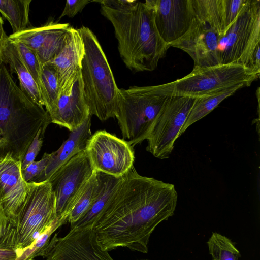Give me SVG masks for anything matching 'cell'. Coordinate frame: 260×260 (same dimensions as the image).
<instances>
[{"label":"cell","instance_id":"1f68e13d","mask_svg":"<svg viewBox=\"0 0 260 260\" xmlns=\"http://www.w3.org/2000/svg\"><path fill=\"white\" fill-rule=\"evenodd\" d=\"M45 132V131L42 129L39 130L29 146L21 162L22 171L24 170L29 164L35 161L41 150Z\"/></svg>","mask_w":260,"mask_h":260},{"label":"cell","instance_id":"836d02e7","mask_svg":"<svg viewBox=\"0 0 260 260\" xmlns=\"http://www.w3.org/2000/svg\"><path fill=\"white\" fill-rule=\"evenodd\" d=\"M8 39V36H7L3 27V20L0 16V67L3 64V54Z\"/></svg>","mask_w":260,"mask_h":260},{"label":"cell","instance_id":"9c48e42d","mask_svg":"<svg viewBox=\"0 0 260 260\" xmlns=\"http://www.w3.org/2000/svg\"><path fill=\"white\" fill-rule=\"evenodd\" d=\"M196 99L171 95L167 100L147 139L146 149L155 157L169 158Z\"/></svg>","mask_w":260,"mask_h":260},{"label":"cell","instance_id":"ffe728a7","mask_svg":"<svg viewBox=\"0 0 260 260\" xmlns=\"http://www.w3.org/2000/svg\"><path fill=\"white\" fill-rule=\"evenodd\" d=\"M91 115L76 129L71 132L69 138L56 151L50 153V159L43 173L35 180L41 182L48 180L62 166L75 155L84 151L92 135Z\"/></svg>","mask_w":260,"mask_h":260},{"label":"cell","instance_id":"9a60e30c","mask_svg":"<svg viewBox=\"0 0 260 260\" xmlns=\"http://www.w3.org/2000/svg\"><path fill=\"white\" fill-rule=\"evenodd\" d=\"M71 26L52 22L38 27H29L11 34L8 39L19 41L32 50L42 66L53 59L64 47Z\"/></svg>","mask_w":260,"mask_h":260},{"label":"cell","instance_id":"4dcf8cb0","mask_svg":"<svg viewBox=\"0 0 260 260\" xmlns=\"http://www.w3.org/2000/svg\"><path fill=\"white\" fill-rule=\"evenodd\" d=\"M50 157V153H45L40 160L31 162L22 170V176L25 181L29 182L40 176L46 169Z\"/></svg>","mask_w":260,"mask_h":260},{"label":"cell","instance_id":"30bf717a","mask_svg":"<svg viewBox=\"0 0 260 260\" xmlns=\"http://www.w3.org/2000/svg\"><path fill=\"white\" fill-rule=\"evenodd\" d=\"M85 150L94 171L115 177L123 176L134 162L133 146L106 130L92 134Z\"/></svg>","mask_w":260,"mask_h":260},{"label":"cell","instance_id":"3957f363","mask_svg":"<svg viewBox=\"0 0 260 260\" xmlns=\"http://www.w3.org/2000/svg\"><path fill=\"white\" fill-rule=\"evenodd\" d=\"M51 123L49 113L17 85L4 64L0 67V157L22 162L40 129Z\"/></svg>","mask_w":260,"mask_h":260},{"label":"cell","instance_id":"ac0fdd59","mask_svg":"<svg viewBox=\"0 0 260 260\" xmlns=\"http://www.w3.org/2000/svg\"><path fill=\"white\" fill-rule=\"evenodd\" d=\"M84 53L82 37L77 29L71 26L64 47L53 59L48 62L56 72L60 95L70 88L80 73Z\"/></svg>","mask_w":260,"mask_h":260},{"label":"cell","instance_id":"7402d4cb","mask_svg":"<svg viewBox=\"0 0 260 260\" xmlns=\"http://www.w3.org/2000/svg\"><path fill=\"white\" fill-rule=\"evenodd\" d=\"M3 64H8L11 74L15 73L19 80L20 88L35 103L44 106L39 88L25 66L15 46L9 39L3 54Z\"/></svg>","mask_w":260,"mask_h":260},{"label":"cell","instance_id":"d4e9b609","mask_svg":"<svg viewBox=\"0 0 260 260\" xmlns=\"http://www.w3.org/2000/svg\"><path fill=\"white\" fill-rule=\"evenodd\" d=\"M99 185L98 172L94 171L74 200L69 211L68 222H77L90 207Z\"/></svg>","mask_w":260,"mask_h":260},{"label":"cell","instance_id":"ba28073f","mask_svg":"<svg viewBox=\"0 0 260 260\" xmlns=\"http://www.w3.org/2000/svg\"><path fill=\"white\" fill-rule=\"evenodd\" d=\"M259 74L240 64H220L193 68L189 74L169 84L172 96L198 98L234 86H249Z\"/></svg>","mask_w":260,"mask_h":260},{"label":"cell","instance_id":"f546056e","mask_svg":"<svg viewBox=\"0 0 260 260\" xmlns=\"http://www.w3.org/2000/svg\"><path fill=\"white\" fill-rule=\"evenodd\" d=\"M15 229L0 203V248L15 250Z\"/></svg>","mask_w":260,"mask_h":260},{"label":"cell","instance_id":"4316f807","mask_svg":"<svg viewBox=\"0 0 260 260\" xmlns=\"http://www.w3.org/2000/svg\"><path fill=\"white\" fill-rule=\"evenodd\" d=\"M207 245L213 260H238L241 257L240 252L233 242L218 233H212Z\"/></svg>","mask_w":260,"mask_h":260},{"label":"cell","instance_id":"5b68a950","mask_svg":"<svg viewBox=\"0 0 260 260\" xmlns=\"http://www.w3.org/2000/svg\"><path fill=\"white\" fill-rule=\"evenodd\" d=\"M171 95L168 83L119 89L115 118L122 139L133 147L147 140L159 113Z\"/></svg>","mask_w":260,"mask_h":260},{"label":"cell","instance_id":"e0dca14e","mask_svg":"<svg viewBox=\"0 0 260 260\" xmlns=\"http://www.w3.org/2000/svg\"><path fill=\"white\" fill-rule=\"evenodd\" d=\"M89 115L80 72L70 88L60 95L56 110L50 117L51 123L72 132L79 127Z\"/></svg>","mask_w":260,"mask_h":260},{"label":"cell","instance_id":"5bb4252c","mask_svg":"<svg viewBox=\"0 0 260 260\" xmlns=\"http://www.w3.org/2000/svg\"><path fill=\"white\" fill-rule=\"evenodd\" d=\"M219 39L217 31L196 16L188 30L170 45L186 52L193 60V68L207 67L220 64Z\"/></svg>","mask_w":260,"mask_h":260},{"label":"cell","instance_id":"8fae6325","mask_svg":"<svg viewBox=\"0 0 260 260\" xmlns=\"http://www.w3.org/2000/svg\"><path fill=\"white\" fill-rule=\"evenodd\" d=\"M94 171L84 150L70 159L48 180L55 196L56 216L63 224L68 222L74 200Z\"/></svg>","mask_w":260,"mask_h":260},{"label":"cell","instance_id":"277c9868","mask_svg":"<svg viewBox=\"0 0 260 260\" xmlns=\"http://www.w3.org/2000/svg\"><path fill=\"white\" fill-rule=\"evenodd\" d=\"M77 29L84 47L80 73L90 114L101 121L114 118L119 88L107 57L96 37L88 27L82 26Z\"/></svg>","mask_w":260,"mask_h":260},{"label":"cell","instance_id":"f1b7e54d","mask_svg":"<svg viewBox=\"0 0 260 260\" xmlns=\"http://www.w3.org/2000/svg\"><path fill=\"white\" fill-rule=\"evenodd\" d=\"M11 41L17 48L26 67L37 84L41 93L43 66L38 56L32 50L20 42Z\"/></svg>","mask_w":260,"mask_h":260},{"label":"cell","instance_id":"52a82bcc","mask_svg":"<svg viewBox=\"0 0 260 260\" xmlns=\"http://www.w3.org/2000/svg\"><path fill=\"white\" fill-rule=\"evenodd\" d=\"M259 49L260 1L249 0L225 34L219 39V63L238 64L256 72L253 59Z\"/></svg>","mask_w":260,"mask_h":260},{"label":"cell","instance_id":"8992f818","mask_svg":"<svg viewBox=\"0 0 260 260\" xmlns=\"http://www.w3.org/2000/svg\"><path fill=\"white\" fill-rule=\"evenodd\" d=\"M58 218L50 182H28L27 195L14 224L17 257Z\"/></svg>","mask_w":260,"mask_h":260},{"label":"cell","instance_id":"83f0119b","mask_svg":"<svg viewBox=\"0 0 260 260\" xmlns=\"http://www.w3.org/2000/svg\"><path fill=\"white\" fill-rule=\"evenodd\" d=\"M62 225L63 223L58 218L26 248L16 260H34L37 257L42 256L50 242L52 234Z\"/></svg>","mask_w":260,"mask_h":260},{"label":"cell","instance_id":"44dd1931","mask_svg":"<svg viewBox=\"0 0 260 260\" xmlns=\"http://www.w3.org/2000/svg\"><path fill=\"white\" fill-rule=\"evenodd\" d=\"M98 174L99 185L94 198L84 214L77 222L71 224L70 230L84 228L92 225L117 189L123 179V176L115 177L101 172H98Z\"/></svg>","mask_w":260,"mask_h":260},{"label":"cell","instance_id":"e575fe53","mask_svg":"<svg viewBox=\"0 0 260 260\" xmlns=\"http://www.w3.org/2000/svg\"><path fill=\"white\" fill-rule=\"evenodd\" d=\"M17 253L15 250L0 248V260H16Z\"/></svg>","mask_w":260,"mask_h":260},{"label":"cell","instance_id":"603a6c76","mask_svg":"<svg viewBox=\"0 0 260 260\" xmlns=\"http://www.w3.org/2000/svg\"><path fill=\"white\" fill-rule=\"evenodd\" d=\"M243 85L230 87L196 98L186 121L180 132L181 136L191 125L204 117L222 101L244 87Z\"/></svg>","mask_w":260,"mask_h":260},{"label":"cell","instance_id":"d6986e66","mask_svg":"<svg viewBox=\"0 0 260 260\" xmlns=\"http://www.w3.org/2000/svg\"><path fill=\"white\" fill-rule=\"evenodd\" d=\"M196 16L222 37L249 0H191Z\"/></svg>","mask_w":260,"mask_h":260},{"label":"cell","instance_id":"484cf974","mask_svg":"<svg viewBox=\"0 0 260 260\" xmlns=\"http://www.w3.org/2000/svg\"><path fill=\"white\" fill-rule=\"evenodd\" d=\"M41 94L45 109L50 116L54 112L60 95L57 76L55 69L49 63L42 67Z\"/></svg>","mask_w":260,"mask_h":260},{"label":"cell","instance_id":"7c38bea8","mask_svg":"<svg viewBox=\"0 0 260 260\" xmlns=\"http://www.w3.org/2000/svg\"><path fill=\"white\" fill-rule=\"evenodd\" d=\"M42 257L46 260H113L99 245L92 224L70 230L63 237L56 233Z\"/></svg>","mask_w":260,"mask_h":260},{"label":"cell","instance_id":"6da1fadb","mask_svg":"<svg viewBox=\"0 0 260 260\" xmlns=\"http://www.w3.org/2000/svg\"><path fill=\"white\" fill-rule=\"evenodd\" d=\"M177 198L173 184L140 175L133 166L92 224L99 245L147 253L151 234L174 214Z\"/></svg>","mask_w":260,"mask_h":260},{"label":"cell","instance_id":"d6a6232c","mask_svg":"<svg viewBox=\"0 0 260 260\" xmlns=\"http://www.w3.org/2000/svg\"><path fill=\"white\" fill-rule=\"evenodd\" d=\"M91 2L92 1L88 0L67 1L64 8L59 19L65 16L73 17L77 13L81 12L84 8Z\"/></svg>","mask_w":260,"mask_h":260},{"label":"cell","instance_id":"4fadbf2b","mask_svg":"<svg viewBox=\"0 0 260 260\" xmlns=\"http://www.w3.org/2000/svg\"><path fill=\"white\" fill-rule=\"evenodd\" d=\"M158 32L167 44L182 37L189 29L195 12L191 0H150Z\"/></svg>","mask_w":260,"mask_h":260},{"label":"cell","instance_id":"7a4b0ae2","mask_svg":"<svg viewBox=\"0 0 260 260\" xmlns=\"http://www.w3.org/2000/svg\"><path fill=\"white\" fill-rule=\"evenodd\" d=\"M101 6V14L114 28L118 51L126 67L134 72L154 70L170 45L158 32L150 0L137 1L122 9Z\"/></svg>","mask_w":260,"mask_h":260},{"label":"cell","instance_id":"cb8c5ba5","mask_svg":"<svg viewBox=\"0 0 260 260\" xmlns=\"http://www.w3.org/2000/svg\"><path fill=\"white\" fill-rule=\"evenodd\" d=\"M31 0H0V13L9 21L13 33L29 28V10Z\"/></svg>","mask_w":260,"mask_h":260},{"label":"cell","instance_id":"2e32d148","mask_svg":"<svg viewBox=\"0 0 260 260\" xmlns=\"http://www.w3.org/2000/svg\"><path fill=\"white\" fill-rule=\"evenodd\" d=\"M28 190V182L23 177L21 162L9 154L1 156L0 203L13 226Z\"/></svg>","mask_w":260,"mask_h":260}]
</instances>
